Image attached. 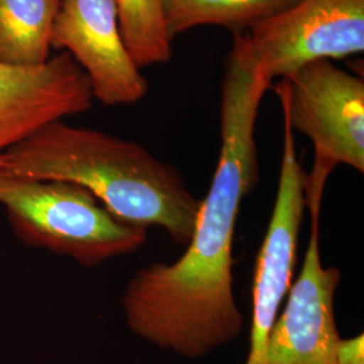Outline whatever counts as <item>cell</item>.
Segmentation results:
<instances>
[{
  "label": "cell",
  "instance_id": "6da1fadb",
  "mask_svg": "<svg viewBox=\"0 0 364 364\" xmlns=\"http://www.w3.org/2000/svg\"><path fill=\"white\" fill-rule=\"evenodd\" d=\"M246 34H235L220 93V154L185 252L136 270L122 296L131 331L162 351L197 360L231 344L245 317L235 299L234 234L258 182L255 126L272 87Z\"/></svg>",
  "mask_w": 364,
  "mask_h": 364
},
{
  "label": "cell",
  "instance_id": "7a4b0ae2",
  "mask_svg": "<svg viewBox=\"0 0 364 364\" xmlns=\"http://www.w3.org/2000/svg\"><path fill=\"white\" fill-rule=\"evenodd\" d=\"M0 168L78 185L117 220L158 227L178 246L195 231L201 198L174 165L131 139L55 120L11 147Z\"/></svg>",
  "mask_w": 364,
  "mask_h": 364
},
{
  "label": "cell",
  "instance_id": "3957f363",
  "mask_svg": "<svg viewBox=\"0 0 364 364\" xmlns=\"http://www.w3.org/2000/svg\"><path fill=\"white\" fill-rule=\"evenodd\" d=\"M0 205L14 235L27 247L68 257L85 267L131 255L147 230L115 219L84 188L0 168Z\"/></svg>",
  "mask_w": 364,
  "mask_h": 364
},
{
  "label": "cell",
  "instance_id": "277c9868",
  "mask_svg": "<svg viewBox=\"0 0 364 364\" xmlns=\"http://www.w3.org/2000/svg\"><path fill=\"white\" fill-rule=\"evenodd\" d=\"M293 131L313 144L306 173V209L320 216L326 181L340 165L364 171V81L329 60L313 61L274 88Z\"/></svg>",
  "mask_w": 364,
  "mask_h": 364
},
{
  "label": "cell",
  "instance_id": "5b68a950",
  "mask_svg": "<svg viewBox=\"0 0 364 364\" xmlns=\"http://www.w3.org/2000/svg\"><path fill=\"white\" fill-rule=\"evenodd\" d=\"M245 33L269 77H287L313 61L362 54L364 0H296Z\"/></svg>",
  "mask_w": 364,
  "mask_h": 364
},
{
  "label": "cell",
  "instance_id": "8992f818",
  "mask_svg": "<svg viewBox=\"0 0 364 364\" xmlns=\"http://www.w3.org/2000/svg\"><path fill=\"white\" fill-rule=\"evenodd\" d=\"M50 46L68 53L82 69L93 100L131 105L147 95L149 82L124 45L114 0H61Z\"/></svg>",
  "mask_w": 364,
  "mask_h": 364
},
{
  "label": "cell",
  "instance_id": "52a82bcc",
  "mask_svg": "<svg viewBox=\"0 0 364 364\" xmlns=\"http://www.w3.org/2000/svg\"><path fill=\"white\" fill-rule=\"evenodd\" d=\"M318 223L320 216L311 218L304 264L272 328L263 364H338L335 297L341 272L321 260Z\"/></svg>",
  "mask_w": 364,
  "mask_h": 364
},
{
  "label": "cell",
  "instance_id": "ba28073f",
  "mask_svg": "<svg viewBox=\"0 0 364 364\" xmlns=\"http://www.w3.org/2000/svg\"><path fill=\"white\" fill-rule=\"evenodd\" d=\"M92 103L90 80L68 53L34 68L0 64V161L42 126L87 112Z\"/></svg>",
  "mask_w": 364,
  "mask_h": 364
},
{
  "label": "cell",
  "instance_id": "9c48e42d",
  "mask_svg": "<svg viewBox=\"0 0 364 364\" xmlns=\"http://www.w3.org/2000/svg\"><path fill=\"white\" fill-rule=\"evenodd\" d=\"M61 0H0V64L34 68L50 58Z\"/></svg>",
  "mask_w": 364,
  "mask_h": 364
},
{
  "label": "cell",
  "instance_id": "30bf717a",
  "mask_svg": "<svg viewBox=\"0 0 364 364\" xmlns=\"http://www.w3.org/2000/svg\"><path fill=\"white\" fill-rule=\"evenodd\" d=\"M296 0H162L170 38L193 27L221 26L240 34Z\"/></svg>",
  "mask_w": 364,
  "mask_h": 364
},
{
  "label": "cell",
  "instance_id": "8fae6325",
  "mask_svg": "<svg viewBox=\"0 0 364 364\" xmlns=\"http://www.w3.org/2000/svg\"><path fill=\"white\" fill-rule=\"evenodd\" d=\"M124 45L138 68L169 63L173 48L162 0H114Z\"/></svg>",
  "mask_w": 364,
  "mask_h": 364
},
{
  "label": "cell",
  "instance_id": "7c38bea8",
  "mask_svg": "<svg viewBox=\"0 0 364 364\" xmlns=\"http://www.w3.org/2000/svg\"><path fill=\"white\" fill-rule=\"evenodd\" d=\"M338 364H364L363 333L351 338H340Z\"/></svg>",
  "mask_w": 364,
  "mask_h": 364
}]
</instances>
